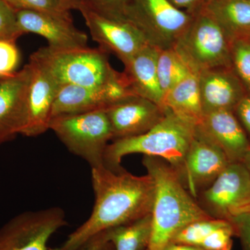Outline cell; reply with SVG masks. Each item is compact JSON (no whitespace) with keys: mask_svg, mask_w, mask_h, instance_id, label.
<instances>
[{"mask_svg":"<svg viewBox=\"0 0 250 250\" xmlns=\"http://www.w3.org/2000/svg\"><path fill=\"white\" fill-rule=\"evenodd\" d=\"M21 34L32 33L43 37L48 47L57 49L88 47V36L77 29L70 15H59L29 9H16Z\"/></svg>","mask_w":250,"mask_h":250,"instance_id":"4fadbf2b","label":"cell"},{"mask_svg":"<svg viewBox=\"0 0 250 250\" xmlns=\"http://www.w3.org/2000/svg\"><path fill=\"white\" fill-rule=\"evenodd\" d=\"M238 36H243V37L245 38L250 43V31H247V32L244 33V34H242V35Z\"/></svg>","mask_w":250,"mask_h":250,"instance_id":"74e56055","label":"cell"},{"mask_svg":"<svg viewBox=\"0 0 250 250\" xmlns=\"http://www.w3.org/2000/svg\"><path fill=\"white\" fill-rule=\"evenodd\" d=\"M107 54L100 47L57 49L47 46L31 54L30 60L45 70L61 87L98 85L106 84L121 73L111 67Z\"/></svg>","mask_w":250,"mask_h":250,"instance_id":"277c9868","label":"cell"},{"mask_svg":"<svg viewBox=\"0 0 250 250\" xmlns=\"http://www.w3.org/2000/svg\"><path fill=\"white\" fill-rule=\"evenodd\" d=\"M49 129L72 154L96 167L104 165V154L113 141L111 124L104 110L51 118Z\"/></svg>","mask_w":250,"mask_h":250,"instance_id":"5b68a950","label":"cell"},{"mask_svg":"<svg viewBox=\"0 0 250 250\" xmlns=\"http://www.w3.org/2000/svg\"><path fill=\"white\" fill-rule=\"evenodd\" d=\"M204 210L211 218L231 221L250 213V172L242 163H230L202 192Z\"/></svg>","mask_w":250,"mask_h":250,"instance_id":"9c48e42d","label":"cell"},{"mask_svg":"<svg viewBox=\"0 0 250 250\" xmlns=\"http://www.w3.org/2000/svg\"><path fill=\"white\" fill-rule=\"evenodd\" d=\"M228 221L223 219L210 218L193 222L179 230L171 243L199 248L206 237Z\"/></svg>","mask_w":250,"mask_h":250,"instance_id":"cb8c5ba5","label":"cell"},{"mask_svg":"<svg viewBox=\"0 0 250 250\" xmlns=\"http://www.w3.org/2000/svg\"><path fill=\"white\" fill-rule=\"evenodd\" d=\"M0 80H1V79H0Z\"/></svg>","mask_w":250,"mask_h":250,"instance_id":"ab89813d","label":"cell"},{"mask_svg":"<svg viewBox=\"0 0 250 250\" xmlns=\"http://www.w3.org/2000/svg\"><path fill=\"white\" fill-rule=\"evenodd\" d=\"M169 1L177 9L182 10L184 12L193 16L199 11H201L207 0H169Z\"/></svg>","mask_w":250,"mask_h":250,"instance_id":"836d02e7","label":"cell"},{"mask_svg":"<svg viewBox=\"0 0 250 250\" xmlns=\"http://www.w3.org/2000/svg\"><path fill=\"white\" fill-rule=\"evenodd\" d=\"M22 35L17 25L16 9L6 0H0V40H17Z\"/></svg>","mask_w":250,"mask_h":250,"instance_id":"83f0119b","label":"cell"},{"mask_svg":"<svg viewBox=\"0 0 250 250\" xmlns=\"http://www.w3.org/2000/svg\"><path fill=\"white\" fill-rule=\"evenodd\" d=\"M95 204L89 218L52 250H78L95 235L152 213L155 184L150 174L136 176L104 166L91 168Z\"/></svg>","mask_w":250,"mask_h":250,"instance_id":"6da1fadb","label":"cell"},{"mask_svg":"<svg viewBox=\"0 0 250 250\" xmlns=\"http://www.w3.org/2000/svg\"><path fill=\"white\" fill-rule=\"evenodd\" d=\"M76 9L84 18L93 40L100 48L114 54L123 63L149 45L142 31L125 18L101 14L81 0Z\"/></svg>","mask_w":250,"mask_h":250,"instance_id":"30bf717a","label":"cell"},{"mask_svg":"<svg viewBox=\"0 0 250 250\" xmlns=\"http://www.w3.org/2000/svg\"><path fill=\"white\" fill-rule=\"evenodd\" d=\"M30 77L28 63L12 76L0 80V145L22 134L25 129Z\"/></svg>","mask_w":250,"mask_h":250,"instance_id":"5bb4252c","label":"cell"},{"mask_svg":"<svg viewBox=\"0 0 250 250\" xmlns=\"http://www.w3.org/2000/svg\"><path fill=\"white\" fill-rule=\"evenodd\" d=\"M190 72H193L174 47L159 50L157 75L164 98L169 90L184 80Z\"/></svg>","mask_w":250,"mask_h":250,"instance_id":"603a6c76","label":"cell"},{"mask_svg":"<svg viewBox=\"0 0 250 250\" xmlns=\"http://www.w3.org/2000/svg\"><path fill=\"white\" fill-rule=\"evenodd\" d=\"M231 67L250 94V43L243 36L230 40Z\"/></svg>","mask_w":250,"mask_h":250,"instance_id":"d4e9b609","label":"cell"},{"mask_svg":"<svg viewBox=\"0 0 250 250\" xmlns=\"http://www.w3.org/2000/svg\"><path fill=\"white\" fill-rule=\"evenodd\" d=\"M196 129L220 147L230 163H241L250 149L246 131L231 110L205 115Z\"/></svg>","mask_w":250,"mask_h":250,"instance_id":"e0dca14e","label":"cell"},{"mask_svg":"<svg viewBox=\"0 0 250 250\" xmlns=\"http://www.w3.org/2000/svg\"><path fill=\"white\" fill-rule=\"evenodd\" d=\"M143 163L155 184L152 236L146 250H164L184 227L211 217L188 191L179 174L168 163L147 156H145Z\"/></svg>","mask_w":250,"mask_h":250,"instance_id":"7a4b0ae2","label":"cell"},{"mask_svg":"<svg viewBox=\"0 0 250 250\" xmlns=\"http://www.w3.org/2000/svg\"><path fill=\"white\" fill-rule=\"evenodd\" d=\"M78 250H115V248L103 231L90 238Z\"/></svg>","mask_w":250,"mask_h":250,"instance_id":"d6a6232c","label":"cell"},{"mask_svg":"<svg viewBox=\"0 0 250 250\" xmlns=\"http://www.w3.org/2000/svg\"><path fill=\"white\" fill-rule=\"evenodd\" d=\"M101 14L117 18H125L124 14L126 6L131 0H81Z\"/></svg>","mask_w":250,"mask_h":250,"instance_id":"f546056e","label":"cell"},{"mask_svg":"<svg viewBox=\"0 0 250 250\" xmlns=\"http://www.w3.org/2000/svg\"><path fill=\"white\" fill-rule=\"evenodd\" d=\"M197 250H202V249H200V248H199V249Z\"/></svg>","mask_w":250,"mask_h":250,"instance_id":"f35d334b","label":"cell"},{"mask_svg":"<svg viewBox=\"0 0 250 250\" xmlns=\"http://www.w3.org/2000/svg\"><path fill=\"white\" fill-rule=\"evenodd\" d=\"M59 4L64 9L69 11L71 9H76L80 0H58Z\"/></svg>","mask_w":250,"mask_h":250,"instance_id":"d590c367","label":"cell"},{"mask_svg":"<svg viewBox=\"0 0 250 250\" xmlns=\"http://www.w3.org/2000/svg\"><path fill=\"white\" fill-rule=\"evenodd\" d=\"M202 9L214 18L230 40L250 31V0H207Z\"/></svg>","mask_w":250,"mask_h":250,"instance_id":"44dd1931","label":"cell"},{"mask_svg":"<svg viewBox=\"0 0 250 250\" xmlns=\"http://www.w3.org/2000/svg\"><path fill=\"white\" fill-rule=\"evenodd\" d=\"M199 248L186 246V245L177 244V243H170L164 248V250H197Z\"/></svg>","mask_w":250,"mask_h":250,"instance_id":"e575fe53","label":"cell"},{"mask_svg":"<svg viewBox=\"0 0 250 250\" xmlns=\"http://www.w3.org/2000/svg\"><path fill=\"white\" fill-rule=\"evenodd\" d=\"M195 126L166 110L163 119L147 132L113 140L105 150L104 166L111 170H121L123 157L143 154L160 158L178 171L193 139Z\"/></svg>","mask_w":250,"mask_h":250,"instance_id":"3957f363","label":"cell"},{"mask_svg":"<svg viewBox=\"0 0 250 250\" xmlns=\"http://www.w3.org/2000/svg\"><path fill=\"white\" fill-rule=\"evenodd\" d=\"M152 231V213L104 231L115 250H146Z\"/></svg>","mask_w":250,"mask_h":250,"instance_id":"7402d4cb","label":"cell"},{"mask_svg":"<svg viewBox=\"0 0 250 250\" xmlns=\"http://www.w3.org/2000/svg\"><path fill=\"white\" fill-rule=\"evenodd\" d=\"M16 39L0 40V79L14 75L19 65V49Z\"/></svg>","mask_w":250,"mask_h":250,"instance_id":"4316f807","label":"cell"},{"mask_svg":"<svg viewBox=\"0 0 250 250\" xmlns=\"http://www.w3.org/2000/svg\"><path fill=\"white\" fill-rule=\"evenodd\" d=\"M159 50L154 46L148 45L123 64L125 77L133 93L164 108V94L157 75Z\"/></svg>","mask_w":250,"mask_h":250,"instance_id":"d6986e66","label":"cell"},{"mask_svg":"<svg viewBox=\"0 0 250 250\" xmlns=\"http://www.w3.org/2000/svg\"><path fill=\"white\" fill-rule=\"evenodd\" d=\"M65 225L60 207L23 212L0 228V250H52L47 242Z\"/></svg>","mask_w":250,"mask_h":250,"instance_id":"ba28073f","label":"cell"},{"mask_svg":"<svg viewBox=\"0 0 250 250\" xmlns=\"http://www.w3.org/2000/svg\"><path fill=\"white\" fill-rule=\"evenodd\" d=\"M131 95H136L124 72H121L116 79L106 84L62 85L54 100L52 118L105 110Z\"/></svg>","mask_w":250,"mask_h":250,"instance_id":"8fae6325","label":"cell"},{"mask_svg":"<svg viewBox=\"0 0 250 250\" xmlns=\"http://www.w3.org/2000/svg\"><path fill=\"white\" fill-rule=\"evenodd\" d=\"M31 77L27 94V122L22 135L34 137L49 129L52 110L60 85L42 67L29 61Z\"/></svg>","mask_w":250,"mask_h":250,"instance_id":"2e32d148","label":"cell"},{"mask_svg":"<svg viewBox=\"0 0 250 250\" xmlns=\"http://www.w3.org/2000/svg\"><path fill=\"white\" fill-rule=\"evenodd\" d=\"M16 9H29L43 11L51 14L68 15V11L65 10L58 0H6Z\"/></svg>","mask_w":250,"mask_h":250,"instance_id":"f1b7e54d","label":"cell"},{"mask_svg":"<svg viewBox=\"0 0 250 250\" xmlns=\"http://www.w3.org/2000/svg\"><path fill=\"white\" fill-rule=\"evenodd\" d=\"M195 73L231 67L230 39L218 22L202 9L174 46Z\"/></svg>","mask_w":250,"mask_h":250,"instance_id":"8992f818","label":"cell"},{"mask_svg":"<svg viewBox=\"0 0 250 250\" xmlns=\"http://www.w3.org/2000/svg\"><path fill=\"white\" fill-rule=\"evenodd\" d=\"M236 230V236L241 240L243 250H250V213H245L231 220Z\"/></svg>","mask_w":250,"mask_h":250,"instance_id":"4dcf8cb0","label":"cell"},{"mask_svg":"<svg viewBox=\"0 0 250 250\" xmlns=\"http://www.w3.org/2000/svg\"><path fill=\"white\" fill-rule=\"evenodd\" d=\"M241 163L246 166V168L250 172V147L248 149V152L246 153V156L243 158Z\"/></svg>","mask_w":250,"mask_h":250,"instance_id":"8d00e7d4","label":"cell"},{"mask_svg":"<svg viewBox=\"0 0 250 250\" xmlns=\"http://www.w3.org/2000/svg\"><path fill=\"white\" fill-rule=\"evenodd\" d=\"M163 106L190 124H200L204 113L197 74L190 72L169 90L164 96Z\"/></svg>","mask_w":250,"mask_h":250,"instance_id":"ffe728a7","label":"cell"},{"mask_svg":"<svg viewBox=\"0 0 250 250\" xmlns=\"http://www.w3.org/2000/svg\"><path fill=\"white\" fill-rule=\"evenodd\" d=\"M236 230L231 222L228 221L206 237L199 248L203 250H231Z\"/></svg>","mask_w":250,"mask_h":250,"instance_id":"484cf974","label":"cell"},{"mask_svg":"<svg viewBox=\"0 0 250 250\" xmlns=\"http://www.w3.org/2000/svg\"><path fill=\"white\" fill-rule=\"evenodd\" d=\"M243 129L250 135V94L241 99L233 110Z\"/></svg>","mask_w":250,"mask_h":250,"instance_id":"1f68e13d","label":"cell"},{"mask_svg":"<svg viewBox=\"0 0 250 250\" xmlns=\"http://www.w3.org/2000/svg\"><path fill=\"white\" fill-rule=\"evenodd\" d=\"M197 75L204 116L223 110L233 111L248 94L232 67L203 70Z\"/></svg>","mask_w":250,"mask_h":250,"instance_id":"ac0fdd59","label":"cell"},{"mask_svg":"<svg viewBox=\"0 0 250 250\" xmlns=\"http://www.w3.org/2000/svg\"><path fill=\"white\" fill-rule=\"evenodd\" d=\"M111 124L113 140L138 136L154 127L166 110L139 95H131L104 110Z\"/></svg>","mask_w":250,"mask_h":250,"instance_id":"9a60e30c","label":"cell"},{"mask_svg":"<svg viewBox=\"0 0 250 250\" xmlns=\"http://www.w3.org/2000/svg\"><path fill=\"white\" fill-rule=\"evenodd\" d=\"M124 17L142 31L149 45L162 50L174 47L193 16L169 0H131Z\"/></svg>","mask_w":250,"mask_h":250,"instance_id":"52a82bcc","label":"cell"},{"mask_svg":"<svg viewBox=\"0 0 250 250\" xmlns=\"http://www.w3.org/2000/svg\"><path fill=\"white\" fill-rule=\"evenodd\" d=\"M229 161L220 147L195 126V135L182 167L177 171L184 187L195 198L213 183Z\"/></svg>","mask_w":250,"mask_h":250,"instance_id":"7c38bea8","label":"cell"}]
</instances>
